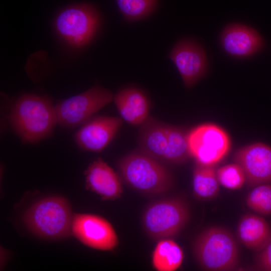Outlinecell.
Masks as SVG:
<instances>
[{"label":"cell","mask_w":271,"mask_h":271,"mask_svg":"<svg viewBox=\"0 0 271 271\" xmlns=\"http://www.w3.org/2000/svg\"><path fill=\"white\" fill-rule=\"evenodd\" d=\"M169 125L148 118L142 124L139 134L141 152L164 162L168 141Z\"/></svg>","instance_id":"e0dca14e"},{"label":"cell","mask_w":271,"mask_h":271,"mask_svg":"<svg viewBox=\"0 0 271 271\" xmlns=\"http://www.w3.org/2000/svg\"><path fill=\"white\" fill-rule=\"evenodd\" d=\"M191 156L197 162L214 166L228 154L230 140L227 133L213 123L201 124L188 133Z\"/></svg>","instance_id":"ba28073f"},{"label":"cell","mask_w":271,"mask_h":271,"mask_svg":"<svg viewBox=\"0 0 271 271\" xmlns=\"http://www.w3.org/2000/svg\"><path fill=\"white\" fill-rule=\"evenodd\" d=\"M117 168L124 182L143 194L157 195L165 193L174 184L173 176L165 166L141 152L121 158Z\"/></svg>","instance_id":"3957f363"},{"label":"cell","mask_w":271,"mask_h":271,"mask_svg":"<svg viewBox=\"0 0 271 271\" xmlns=\"http://www.w3.org/2000/svg\"><path fill=\"white\" fill-rule=\"evenodd\" d=\"M114 101L122 118L132 125H142L149 118V100L146 95L137 88L120 90L115 94Z\"/></svg>","instance_id":"9a60e30c"},{"label":"cell","mask_w":271,"mask_h":271,"mask_svg":"<svg viewBox=\"0 0 271 271\" xmlns=\"http://www.w3.org/2000/svg\"><path fill=\"white\" fill-rule=\"evenodd\" d=\"M120 12L128 21L144 19L156 9L158 0H116Z\"/></svg>","instance_id":"44dd1931"},{"label":"cell","mask_w":271,"mask_h":271,"mask_svg":"<svg viewBox=\"0 0 271 271\" xmlns=\"http://www.w3.org/2000/svg\"><path fill=\"white\" fill-rule=\"evenodd\" d=\"M87 189L98 194L103 200L119 198L123 188L114 170L101 158L92 162L84 173Z\"/></svg>","instance_id":"4fadbf2b"},{"label":"cell","mask_w":271,"mask_h":271,"mask_svg":"<svg viewBox=\"0 0 271 271\" xmlns=\"http://www.w3.org/2000/svg\"><path fill=\"white\" fill-rule=\"evenodd\" d=\"M192 250L196 261L204 270L238 268V246L232 234L223 227L213 226L201 232L193 242Z\"/></svg>","instance_id":"7a4b0ae2"},{"label":"cell","mask_w":271,"mask_h":271,"mask_svg":"<svg viewBox=\"0 0 271 271\" xmlns=\"http://www.w3.org/2000/svg\"><path fill=\"white\" fill-rule=\"evenodd\" d=\"M112 99L113 95L109 90L94 86L55 106L58 123L70 128L79 125L86 122Z\"/></svg>","instance_id":"52a82bcc"},{"label":"cell","mask_w":271,"mask_h":271,"mask_svg":"<svg viewBox=\"0 0 271 271\" xmlns=\"http://www.w3.org/2000/svg\"><path fill=\"white\" fill-rule=\"evenodd\" d=\"M216 175L219 184L229 190L241 188L246 181L242 168L236 163L218 168Z\"/></svg>","instance_id":"603a6c76"},{"label":"cell","mask_w":271,"mask_h":271,"mask_svg":"<svg viewBox=\"0 0 271 271\" xmlns=\"http://www.w3.org/2000/svg\"><path fill=\"white\" fill-rule=\"evenodd\" d=\"M121 125L122 120L117 117H93L85 122L76 132L75 142L84 150L99 152L110 143Z\"/></svg>","instance_id":"7c38bea8"},{"label":"cell","mask_w":271,"mask_h":271,"mask_svg":"<svg viewBox=\"0 0 271 271\" xmlns=\"http://www.w3.org/2000/svg\"><path fill=\"white\" fill-rule=\"evenodd\" d=\"M72 233L84 244L96 249L111 250L118 244V237L112 225L95 215L74 214Z\"/></svg>","instance_id":"9c48e42d"},{"label":"cell","mask_w":271,"mask_h":271,"mask_svg":"<svg viewBox=\"0 0 271 271\" xmlns=\"http://www.w3.org/2000/svg\"><path fill=\"white\" fill-rule=\"evenodd\" d=\"M170 58L188 88L192 87L206 72L207 61L205 51L193 41H179L171 51Z\"/></svg>","instance_id":"8fae6325"},{"label":"cell","mask_w":271,"mask_h":271,"mask_svg":"<svg viewBox=\"0 0 271 271\" xmlns=\"http://www.w3.org/2000/svg\"><path fill=\"white\" fill-rule=\"evenodd\" d=\"M10 122L21 140L31 144L49 136L58 123L55 107L51 101L31 94L23 95L16 101Z\"/></svg>","instance_id":"6da1fadb"},{"label":"cell","mask_w":271,"mask_h":271,"mask_svg":"<svg viewBox=\"0 0 271 271\" xmlns=\"http://www.w3.org/2000/svg\"><path fill=\"white\" fill-rule=\"evenodd\" d=\"M184 253L181 247L171 239L159 240L152 254V264L158 271H174L181 265Z\"/></svg>","instance_id":"d6986e66"},{"label":"cell","mask_w":271,"mask_h":271,"mask_svg":"<svg viewBox=\"0 0 271 271\" xmlns=\"http://www.w3.org/2000/svg\"><path fill=\"white\" fill-rule=\"evenodd\" d=\"M189 218L190 209L185 200L167 198L148 205L143 214L142 223L147 235L152 239L159 241L177 236Z\"/></svg>","instance_id":"5b68a950"},{"label":"cell","mask_w":271,"mask_h":271,"mask_svg":"<svg viewBox=\"0 0 271 271\" xmlns=\"http://www.w3.org/2000/svg\"><path fill=\"white\" fill-rule=\"evenodd\" d=\"M100 23L97 11L88 4L71 6L62 11L55 21L59 35L69 45L80 47L94 37Z\"/></svg>","instance_id":"8992f818"},{"label":"cell","mask_w":271,"mask_h":271,"mask_svg":"<svg viewBox=\"0 0 271 271\" xmlns=\"http://www.w3.org/2000/svg\"><path fill=\"white\" fill-rule=\"evenodd\" d=\"M252 268L257 270L271 271V240L257 252Z\"/></svg>","instance_id":"cb8c5ba5"},{"label":"cell","mask_w":271,"mask_h":271,"mask_svg":"<svg viewBox=\"0 0 271 271\" xmlns=\"http://www.w3.org/2000/svg\"><path fill=\"white\" fill-rule=\"evenodd\" d=\"M239 241L246 248L256 251L261 250L271 240V227L263 217L251 213L244 214L237 226Z\"/></svg>","instance_id":"2e32d148"},{"label":"cell","mask_w":271,"mask_h":271,"mask_svg":"<svg viewBox=\"0 0 271 271\" xmlns=\"http://www.w3.org/2000/svg\"><path fill=\"white\" fill-rule=\"evenodd\" d=\"M246 203L260 215H271V184H263L253 187L247 196Z\"/></svg>","instance_id":"7402d4cb"},{"label":"cell","mask_w":271,"mask_h":271,"mask_svg":"<svg viewBox=\"0 0 271 271\" xmlns=\"http://www.w3.org/2000/svg\"><path fill=\"white\" fill-rule=\"evenodd\" d=\"M73 215L68 201L61 196L42 199L25 213L23 220L28 229L43 238L59 239L72 232Z\"/></svg>","instance_id":"277c9868"},{"label":"cell","mask_w":271,"mask_h":271,"mask_svg":"<svg viewBox=\"0 0 271 271\" xmlns=\"http://www.w3.org/2000/svg\"><path fill=\"white\" fill-rule=\"evenodd\" d=\"M224 50L229 55L236 57L252 55L264 46V41L255 30L240 24L226 27L221 37Z\"/></svg>","instance_id":"5bb4252c"},{"label":"cell","mask_w":271,"mask_h":271,"mask_svg":"<svg viewBox=\"0 0 271 271\" xmlns=\"http://www.w3.org/2000/svg\"><path fill=\"white\" fill-rule=\"evenodd\" d=\"M233 160L242 168L248 187L271 184L270 146L261 143L246 146L235 152Z\"/></svg>","instance_id":"30bf717a"},{"label":"cell","mask_w":271,"mask_h":271,"mask_svg":"<svg viewBox=\"0 0 271 271\" xmlns=\"http://www.w3.org/2000/svg\"><path fill=\"white\" fill-rule=\"evenodd\" d=\"M191 156L188 133L180 127L169 125L168 141L164 162L181 164L188 161Z\"/></svg>","instance_id":"ffe728a7"},{"label":"cell","mask_w":271,"mask_h":271,"mask_svg":"<svg viewBox=\"0 0 271 271\" xmlns=\"http://www.w3.org/2000/svg\"><path fill=\"white\" fill-rule=\"evenodd\" d=\"M219 183L214 166H207L196 162L193 171V192L200 200L216 198L219 193Z\"/></svg>","instance_id":"ac0fdd59"}]
</instances>
